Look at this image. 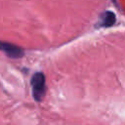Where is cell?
I'll use <instances>...</instances> for the list:
<instances>
[{
  "label": "cell",
  "instance_id": "1",
  "mask_svg": "<svg viewBox=\"0 0 125 125\" xmlns=\"http://www.w3.org/2000/svg\"><path fill=\"white\" fill-rule=\"evenodd\" d=\"M32 88V96L36 102H41L46 93V80L45 75L42 72H36L33 74L30 80Z\"/></svg>",
  "mask_w": 125,
  "mask_h": 125
},
{
  "label": "cell",
  "instance_id": "2",
  "mask_svg": "<svg viewBox=\"0 0 125 125\" xmlns=\"http://www.w3.org/2000/svg\"><path fill=\"white\" fill-rule=\"evenodd\" d=\"M0 51L4 52L8 57L12 59H19L24 55V51L20 46L1 40H0Z\"/></svg>",
  "mask_w": 125,
  "mask_h": 125
},
{
  "label": "cell",
  "instance_id": "3",
  "mask_svg": "<svg viewBox=\"0 0 125 125\" xmlns=\"http://www.w3.org/2000/svg\"><path fill=\"white\" fill-rule=\"evenodd\" d=\"M116 21V18H115V15L112 13V12H109V11H106L104 13L102 14L101 16V21L99 22L101 26H104V27H108V26H111L114 24Z\"/></svg>",
  "mask_w": 125,
  "mask_h": 125
}]
</instances>
